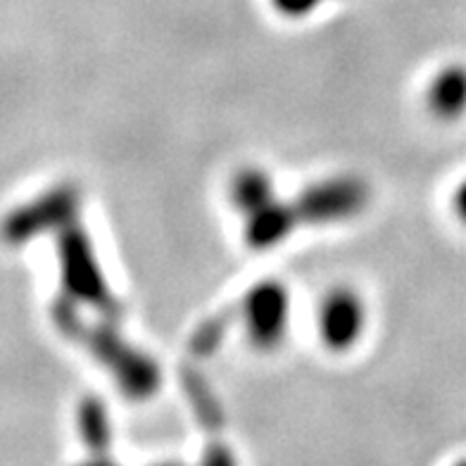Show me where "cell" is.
<instances>
[{
  "mask_svg": "<svg viewBox=\"0 0 466 466\" xmlns=\"http://www.w3.org/2000/svg\"><path fill=\"white\" fill-rule=\"evenodd\" d=\"M367 329V305L352 289H333L317 309V331L333 352H348L360 343Z\"/></svg>",
  "mask_w": 466,
  "mask_h": 466,
  "instance_id": "1",
  "label": "cell"
},
{
  "mask_svg": "<svg viewBox=\"0 0 466 466\" xmlns=\"http://www.w3.org/2000/svg\"><path fill=\"white\" fill-rule=\"evenodd\" d=\"M290 298L281 283H262L248 295L246 326L248 336L259 348L277 345L289 329Z\"/></svg>",
  "mask_w": 466,
  "mask_h": 466,
  "instance_id": "2",
  "label": "cell"
},
{
  "mask_svg": "<svg viewBox=\"0 0 466 466\" xmlns=\"http://www.w3.org/2000/svg\"><path fill=\"white\" fill-rule=\"evenodd\" d=\"M431 115L442 122H454L466 115V65H448L433 74L426 86Z\"/></svg>",
  "mask_w": 466,
  "mask_h": 466,
  "instance_id": "3",
  "label": "cell"
},
{
  "mask_svg": "<svg viewBox=\"0 0 466 466\" xmlns=\"http://www.w3.org/2000/svg\"><path fill=\"white\" fill-rule=\"evenodd\" d=\"M274 13L289 19H305L317 13L321 0H269Z\"/></svg>",
  "mask_w": 466,
  "mask_h": 466,
  "instance_id": "4",
  "label": "cell"
},
{
  "mask_svg": "<svg viewBox=\"0 0 466 466\" xmlns=\"http://www.w3.org/2000/svg\"><path fill=\"white\" fill-rule=\"evenodd\" d=\"M452 209L454 215H457V219L461 221L466 227V178L461 181L457 188H454V196H452Z\"/></svg>",
  "mask_w": 466,
  "mask_h": 466,
  "instance_id": "5",
  "label": "cell"
}]
</instances>
